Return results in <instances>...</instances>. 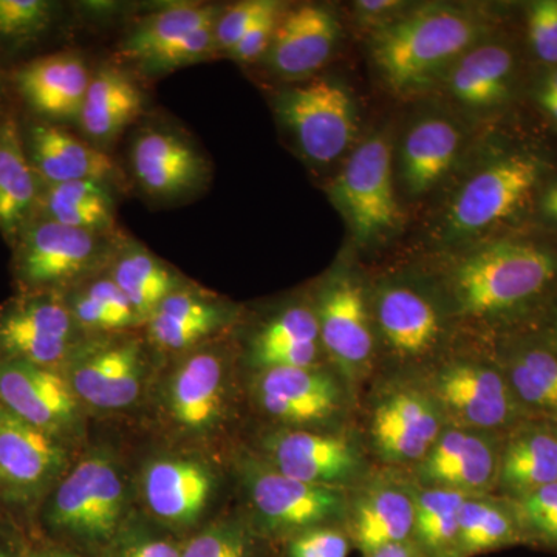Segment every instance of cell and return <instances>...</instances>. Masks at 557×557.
I'll return each instance as SVG.
<instances>
[{
    "mask_svg": "<svg viewBox=\"0 0 557 557\" xmlns=\"http://www.w3.org/2000/svg\"><path fill=\"white\" fill-rule=\"evenodd\" d=\"M525 545L515 505L496 494L468 496L458 518L457 557H475Z\"/></svg>",
    "mask_w": 557,
    "mask_h": 557,
    "instance_id": "obj_34",
    "label": "cell"
},
{
    "mask_svg": "<svg viewBox=\"0 0 557 557\" xmlns=\"http://www.w3.org/2000/svg\"><path fill=\"white\" fill-rule=\"evenodd\" d=\"M218 478L196 457L153 458L143 469L141 493L150 515L170 527L194 525L207 511Z\"/></svg>",
    "mask_w": 557,
    "mask_h": 557,
    "instance_id": "obj_23",
    "label": "cell"
},
{
    "mask_svg": "<svg viewBox=\"0 0 557 557\" xmlns=\"http://www.w3.org/2000/svg\"><path fill=\"white\" fill-rule=\"evenodd\" d=\"M417 379L453 426L505 435L528 420L493 354L438 359Z\"/></svg>",
    "mask_w": 557,
    "mask_h": 557,
    "instance_id": "obj_4",
    "label": "cell"
},
{
    "mask_svg": "<svg viewBox=\"0 0 557 557\" xmlns=\"http://www.w3.org/2000/svg\"><path fill=\"white\" fill-rule=\"evenodd\" d=\"M405 5L406 3L398 0H361L355 3V11L357 20L362 24L372 25V32H375L405 13Z\"/></svg>",
    "mask_w": 557,
    "mask_h": 557,
    "instance_id": "obj_50",
    "label": "cell"
},
{
    "mask_svg": "<svg viewBox=\"0 0 557 557\" xmlns=\"http://www.w3.org/2000/svg\"><path fill=\"white\" fill-rule=\"evenodd\" d=\"M36 218L102 234L115 222L108 183L83 180L42 185Z\"/></svg>",
    "mask_w": 557,
    "mask_h": 557,
    "instance_id": "obj_36",
    "label": "cell"
},
{
    "mask_svg": "<svg viewBox=\"0 0 557 557\" xmlns=\"http://www.w3.org/2000/svg\"><path fill=\"white\" fill-rule=\"evenodd\" d=\"M11 251V273L21 295H61L102 258L104 239L94 231L35 218Z\"/></svg>",
    "mask_w": 557,
    "mask_h": 557,
    "instance_id": "obj_11",
    "label": "cell"
},
{
    "mask_svg": "<svg viewBox=\"0 0 557 557\" xmlns=\"http://www.w3.org/2000/svg\"><path fill=\"white\" fill-rule=\"evenodd\" d=\"M461 134L456 124L429 116L410 127L401 146V182L406 193L421 197L435 188L456 163Z\"/></svg>",
    "mask_w": 557,
    "mask_h": 557,
    "instance_id": "obj_31",
    "label": "cell"
},
{
    "mask_svg": "<svg viewBox=\"0 0 557 557\" xmlns=\"http://www.w3.org/2000/svg\"><path fill=\"white\" fill-rule=\"evenodd\" d=\"M531 420L557 421V351L531 330L507 333L493 351Z\"/></svg>",
    "mask_w": 557,
    "mask_h": 557,
    "instance_id": "obj_26",
    "label": "cell"
},
{
    "mask_svg": "<svg viewBox=\"0 0 557 557\" xmlns=\"http://www.w3.org/2000/svg\"><path fill=\"white\" fill-rule=\"evenodd\" d=\"M321 350L313 307L293 306L259 330L251 344V361L256 370L317 368Z\"/></svg>",
    "mask_w": 557,
    "mask_h": 557,
    "instance_id": "obj_33",
    "label": "cell"
},
{
    "mask_svg": "<svg viewBox=\"0 0 557 557\" xmlns=\"http://www.w3.org/2000/svg\"><path fill=\"white\" fill-rule=\"evenodd\" d=\"M145 357L135 341L78 346L62 368L81 405L97 410L129 408L141 394Z\"/></svg>",
    "mask_w": 557,
    "mask_h": 557,
    "instance_id": "obj_19",
    "label": "cell"
},
{
    "mask_svg": "<svg viewBox=\"0 0 557 557\" xmlns=\"http://www.w3.org/2000/svg\"><path fill=\"white\" fill-rule=\"evenodd\" d=\"M110 278L143 321L149 319L172 293L182 289V281L174 270L137 245L121 252L113 263Z\"/></svg>",
    "mask_w": 557,
    "mask_h": 557,
    "instance_id": "obj_37",
    "label": "cell"
},
{
    "mask_svg": "<svg viewBox=\"0 0 557 557\" xmlns=\"http://www.w3.org/2000/svg\"><path fill=\"white\" fill-rule=\"evenodd\" d=\"M58 13L60 5L50 0H0V65L42 42Z\"/></svg>",
    "mask_w": 557,
    "mask_h": 557,
    "instance_id": "obj_40",
    "label": "cell"
},
{
    "mask_svg": "<svg viewBox=\"0 0 557 557\" xmlns=\"http://www.w3.org/2000/svg\"><path fill=\"white\" fill-rule=\"evenodd\" d=\"M219 14L220 9L215 5H178L159 11L146 17L124 39L121 53L127 60L148 64L190 33L215 24Z\"/></svg>",
    "mask_w": 557,
    "mask_h": 557,
    "instance_id": "obj_38",
    "label": "cell"
},
{
    "mask_svg": "<svg viewBox=\"0 0 557 557\" xmlns=\"http://www.w3.org/2000/svg\"><path fill=\"white\" fill-rule=\"evenodd\" d=\"M458 318L530 329L557 295V245L536 237H500L454 262L443 278Z\"/></svg>",
    "mask_w": 557,
    "mask_h": 557,
    "instance_id": "obj_1",
    "label": "cell"
},
{
    "mask_svg": "<svg viewBox=\"0 0 557 557\" xmlns=\"http://www.w3.org/2000/svg\"><path fill=\"white\" fill-rule=\"evenodd\" d=\"M10 90L28 116L62 124L78 121L91 76L72 51L40 54L9 70Z\"/></svg>",
    "mask_w": 557,
    "mask_h": 557,
    "instance_id": "obj_20",
    "label": "cell"
},
{
    "mask_svg": "<svg viewBox=\"0 0 557 557\" xmlns=\"http://www.w3.org/2000/svg\"><path fill=\"white\" fill-rule=\"evenodd\" d=\"M364 442L338 429L282 428L262 442V460L310 485L351 490L370 472Z\"/></svg>",
    "mask_w": 557,
    "mask_h": 557,
    "instance_id": "obj_12",
    "label": "cell"
},
{
    "mask_svg": "<svg viewBox=\"0 0 557 557\" xmlns=\"http://www.w3.org/2000/svg\"><path fill=\"white\" fill-rule=\"evenodd\" d=\"M0 405L25 423L64 440L76 437L83 405L62 370L0 359Z\"/></svg>",
    "mask_w": 557,
    "mask_h": 557,
    "instance_id": "obj_18",
    "label": "cell"
},
{
    "mask_svg": "<svg viewBox=\"0 0 557 557\" xmlns=\"http://www.w3.org/2000/svg\"><path fill=\"white\" fill-rule=\"evenodd\" d=\"M106 557H182V547L159 534L121 530L108 545Z\"/></svg>",
    "mask_w": 557,
    "mask_h": 557,
    "instance_id": "obj_48",
    "label": "cell"
},
{
    "mask_svg": "<svg viewBox=\"0 0 557 557\" xmlns=\"http://www.w3.org/2000/svg\"><path fill=\"white\" fill-rule=\"evenodd\" d=\"M277 5L278 2L274 0H245L220 11L214 25V50L228 54L255 27L256 22Z\"/></svg>",
    "mask_w": 557,
    "mask_h": 557,
    "instance_id": "obj_44",
    "label": "cell"
},
{
    "mask_svg": "<svg viewBox=\"0 0 557 557\" xmlns=\"http://www.w3.org/2000/svg\"><path fill=\"white\" fill-rule=\"evenodd\" d=\"M504 435L446 424L426 457L410 469L418 486L443 487L467 496L496 494Z\"/></svg>",
    "mask_w": 557,
    "mask_h": 557,
    "instance_id": "obj_17",
    "label": "cell"
},
{
    "mask_svg": "<svg viewBox=\"0 0 557 557\" xmlns=\"http://www.w3.org/2000/svg\"><path fill=\"white\" fill-rule=\"evenodd\" d=\"M482 16L463 7L431 3L405 11L373 32L370 57L388 89L410 97L429 89L486 35Z\"/></svg>",
    "mask_w": 557,
    "mask_h": 557,
    "instance_id": "obj_2",
    "label": "cell"
},
{
    "mask_svg": "<svg viewBox=\"0 0 557 557\" xmlns=\"http://www.w3.org/2000/svg\"><path fill=\"white\" fill-rule=\"evenodd\" d=\"M10 94L9 70L0 65V119L5 116L7 113L13 112V109H10L9 106Z\"/></svg>",
    "mask_w": 557,
    "mask_h": 557,
    "instance_id": "obj_56",
    "label": "cell"
},
{
    "mask_svg": "<svg viewBox=\"0 0 557 557\" xmlns=\"http://www.w3.org/2000/svg\"><path fill=\"white\" fill-rule=\"evenodd\" d=\"M164 405L172 423L186 434H208L228 405V364L222 351L201 350L186 358L168 381Z\"/></svg>",
    "mask_w": 557,
    "mask_h": 557,
    "instance_id": "obj_22",
    "label": "cell"
},
{
    "mask_svg": "<svg viewBox=\"0 0 557 557\" xmlns=\"http://www.w3.org/2000/svg\"><path fill=\"white\" fill-rule=\"evenodd\" d=\"M255 398L276 423L292 429H335L354 405V391L333 369L258 370Z\"/></svg>",
    "mask_w": 557,
    "mask_h": 557,
    "instance_id": "obj_13",
    "label": "cell"
},
{
    "mask_svg": "<svg viewBox=\"0 0 557 557\" xmlns=\"http://www.w3.org/2000/svg\"><path fill=\"white\" fill-rule=\"evenodd\" d=\"M276 112L300 153L314 164L335 163L357 138L354 95L346 84L330 76H317L282 90Z\"/></svg>",
    "mask_w": 557,
    "mask_h": 557,
    "instance_id": "obj_9",
    "label": "cell"
},
{
    "mask_svg": "<svg viewBox=\"0 0 557 557\" xmlns=\"http://www.w3.org/2000/svg\"><path fill=\"white\" fill-rule=\"evenodd\" d=\"M515 81V51L505 44L480 42L449 70L448 87L465 108L485 112L511 98Z\"/></svg>",
    "mask_w": 557,
    "mask_h": 557,
    "instance_id": "obj_30",
    "label": "cell"
},
{
    "mask_svg": "<svg viewBox=\"0 0 557 557\" xmlns=\"http://www.w3.org/2000/svg\"><path fill=\"white\" fill-rule=\"evenodd\" d=\"M467 494L416 485L410 542L423 557H457L458 518Z\"/></svg>",
    "mask_w": 557,
    "mask_h": 557,
    "instance_id": "obj_39",
    "label": "cell"
},
{
    "mask_svg": "<svg viewBox=\"0 0 557 557\" xmlns=\"http://www.w3.org/2000/svg\"><path fill=\"white\" fill-rule=\"evenodd\" d=\"M547 164L536 153L515 152L487 164L461 186L445 215L450 239H468L496 228L536 199Z\"/></svg>",
    "mask_w": 557,
    "mask_h": 557,
    "instance_id": "obj_8",
    "label": "cell"
},
{
    "mask_svg": "<svg viewBox=\"0 0 557 557\" xmlns=\"http://www.w3.org/2000/svg\"><path fill=\"white\" fill-rule=\"evenodd\" d=\"M527 330L536 333L539 338L557 351V295L549 302L547 309L544 310V313L537 318V321Z\"/></svg>",
    "mask_w": 557,
    "mask_h": 557,
    "instance_id": "obj_52",
    "label": "cell"
},
{
    "mask_svg": "<svg viewBox=\"0 0 557 557\" xmlns=\"http://www.w3.org/2000/svg\"><path fill=\"white\" fill-rule=\"evenodd\" d=\"M556 482V424L528 418L502 440L496 496L516 502Z\"/></svg>",
    "mask_w": 557,
    "mask_h": 557,
    "instance_id": "obj_28",
    "label": "cell"
},
{
    "mask_svg": "<svg viewBox=\"0 0 557 557\" xmlns=\"http://www.w3.org/2000/svg\"><path fill=\"white\" fill-rule=\"evenodd\" d=\"M542 95L547 97L557 98V67L553 69L548 73L547 79H545L544 89L541 91Z\"/></svg>",
    "mask_w": 557,
    "mask_h": 557,
    "instance_id": "obj_57",
    "label": "cell"
},
{
    "mask_svg": "<svg viewBox=\"0 0 557 557\" xmlns=\"http://www.w3.org/2000/svg\"><path fill=\"white\" fill-rule=\"evenodd\" d=\"M131 163L139 186L161 199L199 188L208 171L203 157L189 141L161 129L139 132L132 145Z\"/></svg>",
    "mask_w": 557,
    "mask_h": 557,
    "instance_id": "obj_27",
    "label": "cell"
},
{
    "mask_svg": "<svg viewBox=\"0 0 557 557\" xmlns=\"http://www.w3.org/2000/svg\"><path fill=\"white\" fill-rule=\"evenodd\" d=\"M24 557H79L75 553L70 552L67 548H62L60 545L53 544H35L27 545L25 548Z\"/></svg>",
    "mask_w": 557,
    "mask_h": 557,
    "instance_id": "obj_54",
    "label": "cell"
},
{
    "mask_svg": "<svg viewBox=\"0 0 557 557\" xmlns=\"http://www.w3.org/2000/svg\"><path fill=\"white\" fill-rule=\"evenodd\" d=\"M233 318V310L225 304L178 289L150 314L149 335L163 350H188L226 327Z\"/></svg>",
    "mask_w": 557,
    "mask_h": 557,
    "instance_id": "obj_32",
    "label": "cell"
},
{
    "mask_svg": "<svg viewBox=\"0 0 557 557\" xmlns=\"http://www.w3.org/2000/svg\"><path fill=\"white\" fill-rule=\"evenodd\" d=\"M534 200L542 222L557 230V177L542 183Z\"/></svg>",
    "mask_w": 557,
    "mask_h": 557,
    "instance_id": "obj_51",
    "label": "cell"
},
{
    "mask_svg": "<svg viewBox=\"0 0 557 557\" xmlns=\"http://www.w3.org/2000/svg\"><path fill=\"white\" fill-rule=\"evenodd\" d=\"M282 10H284V7L278 3L276 9L271 10L262 20L256 22L255 27L230 51L228 57L237 62H255L265 57L271 40L274 38V33H276L278 20L284 13Z\"/></svg>",
    "mask_w": 557,
    "mask_h": 557,
    "instance_id": "obj_49",
    "label": "cell"
},
{
    "mask_svg": "<svg viewBox=\"0 0 557 557\" xmlns=\"http://www.w3.org/2000/svg\"><path fill=\"white\" fill-rule=\"evenodd\" d=\"M65 302L79 330L120 332L143 321L110 276L91 282Z\"/></svg>",
    "mask_w": 557,
    "mask_h": 557,
    "instance_id": "obj_41",
    "label": "cell"
},
{
    "mask_svg": "<svg viewBox=\"0 0 557 557\" xmlns=\"http://www.w3.org/2000/svg\"><path fill=\"white\" fill-rule=\"evenodd\" d=\"M339 36V22L327 7L306 3L282 13L263 58L271 72L281 78H314L332 58Z\"/></svg>",
    "mask_w": 557,
    "mask_h": 557,
    "instance_id": "obj_24",
    "label": "cell"
},
{
    "mask_svg": "<svg viewBox=\"0 0 557 557\" xmlns=\"http://www.w3.org/2000/svg\"><path fill=\"white\" fill-rule=\"evenodd\" d=\"M42 183L22 143L20 115L0 119V234L13 247L38 211Z\"/></svg>",
    "mask_w": 557,
    "mask_h": 557,
    "instance_id": "obj_29",
    "label": "cell"
},
{
    "mask_svg": "<svg viewBox=\"0 0 557 557\" xmlns=\"http://www.w3.org/2000/svg\"><path fill=\"white\" fill-rule=\"evenodd\" d=\"M69 468L64 440L25 423L0 405V500L7 507L40 508Z\"/></svg>",
    "mask_w": 557,
    "mask_h": 557,
    "instance_id": "obj_14",
    "label": "cell"
},
{
    "mask_svg": "<svg viewBox=\"0 0 557 557\" xmlns=\"http://www.w3.org/2000/svg\"><path fill=\"white\" fill-rule=\"evenodd\" d=\"M416 516V483L398 469L370 472L348 490L343 527L361 555L410 542Z\"/></svg>",
    "mask_w": 557,
    "mask_h": 557,
    "instance_id": "obj_16",
    "label": "cell"
},
{
    "mask_svg": "<svg viewBox=\"0 0 557 557\" xmlns=\"http://www.w3.org/2000/svg\"><path fill=\"white\" fill-rule=\"evenodd\" d=\"M351 549L343 525L310 528L285 541V557H348Z\"/></svg>",
    "mask_w": 557,
    "mask_h": 557,
    "instance_id": "obj_45",
    "label": "cell"
},
{
    "mask_svg": "<svg viewBox=\"0 0 557 557\" xmlns=\"http://www.w3.org/2000/svg\"><path fill=\"white\" fill-rule=\"evenodd\" d=\"M528 40L542 64L557 67V0H537L528 7Z\"/></svg>",
    "mask_w": 557,
    "mask_h": 557,
    "instance_id": "obj_46",
    "label": "cell"
},
{
    "mask_svg": "<svg viewBox=\"0 0 557 557\" xmlns=\"http://www.w3.org/2000/svg\"><path fill=\"white\" fill-rule=\"evenodd\" d=\"M322 351L351 391L375 366L376 335L370 299L357 274L333 271L319 288L313 306Z\"/></svg>",
    "mask_w": 557,
    "mask_h": 557,
    "instance_id": "obj_10",
    "label": "cell"
},
{
    "mask_svg": "<svg viewBox=\"0 0 557 557\" xmlns=\"http://www.w3.org/2000/svg\"><path fill=\"white\" fill-rule=\"evenodd\" d=\"M214 25L211 24L208 27L200 28V30L190 33V35L178 40L177 44L171 46L170 49L161 51L143 67L149 70V72H164V70H174L200 61L211 51H215Z\"/></svg>",
    "mask_w": 557,
    "mask_h": 557,
    "instance_id": "obj_47",
    "label": "cell"
},
{
    "mask_svg": "<svg viewBox=\"0 0 557 557\" xmlns=\"http://www.w3.org/2000/svg\"><path fill=\"white\" fill-rule=\"evenodd\" d=\"M375 335L405 364L426 362L442 344L443 317L426 293L405 284H384L370 300Z\"/></svg>",
    "mask_w": 557,
    "mask_h": 557,
    "instance_id": "obj_21",
    "label": "cell"
},
{
    "mask_svg": "<svg viewBox=\"0 0 557 557\" xmlns=\"http://www.w3.org/2000/svg\"><path fill=\"white\" fill-rule=\"evenodd\" d=\"M25 548L27 545L17 542V539L0 528V557H24Z\"/></svg>",
    "mask_w": 557,
    "mask_h": 557,
    "instance_id": "obj_55",
    "label": "cell"
},
{
    "mask_svg": "<svg viewBox=\"0 0 557 557\" xmlns=\"http://www.w3.org/2000/svg\"><path fill=\"white\" fill-rule=\"evenodd\" d=\"M78 332L61 295H20L0 307V359L62 370L79 346Z\"/></svg>",
    "mask_w": 557,
    "mask_h": 557,
    "instance_id": "obj_15",
    "label": "cell"
},
{
    "mask_svg": "<svg viewBox=\"0 0 557 557\" xmlns=\"http://www.w3.org/2000/svg\"><path fill=\"white\" fill-rule=\"evenodd\" d=\"M386 380L369 401L364 446L384 468L412 469L448 423L417 376Z\"/></svg>",
    "mask_w": 557,
    "mask_h": 557,
    "instance_id": "obj_6",
    "label": "cell"
},
{
    "mask_svg": "<svg viewBox=\"0 0 557 557\" xmlns=\"http://www.w3.org/2000/svg\"><path fill=\"white\" fill-rule=\"evenodd\" d=\"M555 424H556V428H557V421H556V423H555Z\"/></svg>",
    "mask_w": 557,
    "mask_h": 557,
    "instance_id": "obj_59",
    "label": "cell"
},
{
    "mask_svg": "<svg viewBox=\"0 0 557 557\" xmlns=\"http://www.w3.org/2000/svg\"><path fill=\"white\" fill-rule=\"evenodd\" d=\"M541 106L547 110L548 115L552 116L557 124V98L547 97V95L541 94Z\"/></svg>",
    "mask_w": 557,
    "mask_h": 557,
    "instance_id": "obj_58",
    "label": "cell"
},
{
    "mask_svg": "<svg viewBox=\"0 0 557 557\" xmlns=\"http://www.w3.org/2000/svg\"><path fill=\"white\" fill-rule=\"evenodd\" d=\"M527 547L557 552V482L512 502Z\"/></svg>",
    "mask_w": 557,
    "mask_h": 557,
    "instance_id": "obj_42",
    "label": "cell"
},
{
    "mask_svg": "<svg viewBox=\"0 0 557 557\" xmlns=\"http://www.w3.org/2000/svg\"><path fill=\"white\" fill-rule=\"evenodd\" d=\"M362 557H423L418 552L412 542H405V544H392L386 547L373 549V552L364 553Z\"/></svg>",
    "mask_w": 557,
    "mask_h": 557,
    "instance_id": "obj_53",
    "label": "cell"
},
{
    "mask_svg": "<svg viewBox=\"0 0 557 557\" xmlns=\"http://www.w3.org/2000/svg\"><path fill=\"white\" fill-rule=\"evenodd\" d=\"M127 486L108 454L81 458L62 475L39 508L40 523L53 536L109 545L126 518Z\"/></svg>",
    "mask_w": 557,
    "mask_h": 557,
    "instance_id": "obj_3",
    "label": "cell"
},
{
    "mask_svg": "<svg viewBox=\"0 0 557 557\" xmlns=\"http://www.w3.org/2000/svg\"><path fill=\"white\" fill-rule=\"evenodd\" d=\"M141 110L137 84L116 70H102L91 76L76 123L95 141H112L137 120Z\"/></svg>",
    "mask_w": 557,
    "mask_h": 557,
    "instance_id": "obj_35",
    "label": "cell"
},
{
    "mask_svg": "<svg viewBox=\"0 0 557 557\" xmlns=\"http://www.w3.org/2000/svg\"><path fill=\"white\" fill-rule=\"evenodd\" d=\"M242 479L252 512L251 528L260 536L287 541L310 528L343 525L347 490L287 478L262 458L245 460Z\"/></svg>",
    "mask_w": 557,
    "mask_h": 557,
    "instance_id": "obj_7",
    "label": "cell"
},
{
    "mask_svg": "<svg viewBox=\"0 0 557 557\" xmlns=\"http://www.w3.org/2000/svg\"><path fill=\"white\" fill-rule=\"evenodd\" d=\"M329 197L362 248L375 247L401 226L388 132L369 135L330 183Z\"/></svg>",
    "mask_w": 557,
    "mask_h": 557,
    "instance_id": "obj_5",
    "label": "cell"
},
{
    "mask_svg": "<svg viewBox=\"0 0 557 557\" xmlns=\"http://www.w3.org/2000/svg\"><path fill=\"white\" fill-rule=\"evenodd\" d=\"M256 536L247 523L223 520L183 545L182 557H256Z\"/></svg>",
    "mask_w": 557,
    "mask_h": 557,
    "instance_id": "obj_43",
    "label": "cell"
},
{
    "mask_svg": "<svg viewBox=\"0 0 557 557\" xmlns=\"http://www.w3.org/2000/svg\"><path fill=\"white\" fill-rule=\"evenodd\" d=\"M22 143L33 171L42 185L69 182L108 183L116 166L108 153L65 129L62 124L33 119L22 121Z\"/></svg>",
    "mask_w": 557,
    "mask_h": 557,
    "instance_id": "obj_25",
    "label": "cell"
}]
</instances>
